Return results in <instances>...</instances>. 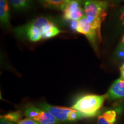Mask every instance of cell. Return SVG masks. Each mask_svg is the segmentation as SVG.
Returning a JSON list of instances; mask_svg holds the SVG:
<instances>
[{
    "label": "cell",
    "mask_w": 124,
    "mask_h": 124,
    "mask_svg": "<svg viewBox=\"0 0 124 124\" xmlns=\"http://www.w3.org/2000/svg\"><path fill=\"white\" fill-rule=\"evenodd\" d=\"M75 1H78V2H79L80 3H81V2H83V0H75Z\"/></svg>",
    "instance_id": "obj_20"
},
{
    "label": "cell",
    "mask_w": 124,
    "mask_h": 124,
    "mask_svg": "<svg viewBox=\"0 0 124 124\" xmlns=\"http://www.w3.org/2000/svg\"><path fill=\"white\" fill-rule=\"evenodd\" d=\"M39 107L43 110L48 111L52 114L61 123L75 122L86 118L82 113L72 108L53 106L46 103L39 105Z\"/></svg>",
    "instance_id": "obj_4"
},
{
    "label": "cell",
    "mask_w": 124,
    "mask_h": 124,
    "mask_svg": "<svg viewBox=\"0 0 124 124\" xmlns=\"http://www.w3.org/2000/svg\"><path fill=\"white\" fill-rule=\"evenodd\" d=\"M0 21L6 27L10 26V9L7 0H0Z\"/></svg>",
    "instance_id": "obj_10"
},
{
    "label": "cell",
    "mask_w": 124,
    "mask_h": 124,
    "mask_svg": "<svg viewBox=\"0 0 124 124\" xmlns=\"http://www.w3.org/2000/svg\"><path fill=\"white\" fill-rule=\"evenodd\" d=\"M23 116V113L21 111H14V112H10L5 115L1 116V118L4 119V120L8 121L13 122H18L21 120V117Z\"/></svg>",
    "instance_id": "obj_14"
},
{
    "label": "cell",
    "mask_w": 124,
    "mask_h": 124,
    "mask_svg": "<svg viewBox=\"0 0 124 124\" xmlns=\"http://www.w3.org/2000/svg\"><path fill=\"white\" fill-rule=\"evenodd\" d=\"M110 5L112 6H117L120 3V0H107Z\"/></svg>",
    "instance_id": "obj_17"
},
{
    "label": "cell",
    "mask_w": 124,
    "mask_h": 124,
    "mask_svg": "<svg viewBox=\"0 0 124 124\" xmlns=\"http://www.w3.org/2000/svg\"><path fill=\"white\" fill-rule=\"evenodd\" d=\"M108 98L114 100L124 98V80L120 78L114 82L110 88L108 94Z\"/></svg>",
    "instance_id": "obj_8"
},
{
    "label": "cell",
    "mask_w": 124,
    "mask_h": 124,
    "mask_svg": "<svg viewBox=\"0 0 124 124\" xmlns=\"http://www.w3.org/2000/svg\"></svg>",
    "instance_id": "obj_22"
},
{
    "label": "cell",
    "mask_w": 124,
    "mask_h": 124,
    "mask_svg": "<svg viewBox=\"0 0 124 124\" xmlns=\"http://www.w3.org/2000/svg\"><path fill=\"white\" fill-rule=\"evenodd\" d=\"M118 113L116 110H107L99 116L97 124H116Z\"/></svg>",
    "instance_id": "obj_11"
},
{
    "label": "cell",
    "mask_w": 124,
    "mask_h": 124,
    "mask_svg": "<svg viewBox=\"0 0 124 124\" xmlns=\"http://www.w3.org/2000/svg\"><path fill=\"white\" fill-rule=\"evenodd\" d=\"M116 55L120 58L124 57V34L116 50Z\"/></svg>",
    "instance_id": "obj_15"
},
{
    "label": "cell",
    "mask_w": 124,
    "mask_h": 124,
    "mask_svg": "<svg viewBox=\"0 0 124 124\" xmlns=\"http://www.w3.org/2000/svg\"><path fill=\"white\" fill-rule=\"evenodd\" d=\"M16 33L31 41L36 42L53 38L62 32L55 23L50 18L38 17L25 25L16 29Z\"/></svg>",
    "instance_id": "obj_1"
},
{
    "label": "cell",
    "mask_w": 124,
    "mask_h": 124,
    "mask_svg": "<svg viewBox=\"0 0 124 124\" xmlns=\"http://www.w3.org/2000/svg\"><path fill=\"white\" fill-rule=\"evenodd\" d=\"M121 71V77L122 79H124V64L120 68Z\"/></svg>",
    "instance_id": "obj_19"
},
{
    "label": "cell",
    "mask_w": 124,
    "mask_h": 124,
    "mask_svg": "<svg viewBox=\"0 0 124 124\" xmlns=\"http://www.w3.org/2000/svg\"><path fill=\"white\" fill-rule=\"evenodd\" d=\"M76 31L86 36L91 46L96 51L98 49V44L101 40V35L99 34L91 27L85 16L77 21Z\"/></svg>",
    "instance_id": "obj_5"
},
{
    "label": "cell",
    "mask_w": 124,
    "mask_h": 124,
    "mask_svg": "<svg viewBox=\"0 0 124 124\" xmlns=\"http://www.w3.org/2000/svg\"><path fill=\"white\" fill-rule=\"evenodd\" d=\"M106 98L107 94L103 95L89 94L82 96L71 108L82 113L86 118L94 117L99 114Z\"/></svg>",
    "instance_id": "obj_3"
},
{
    "label": "cell",
    "mask_w": 124,
    "mask_h": 124,
    "mask_svg": "<svg viewBox=\"0 0 124 124\" xmlns=\"http://www.w3.org/2000/svg\"><path fill=\"white\" fill-rule=\"evenodd\" d=\"M25 115L27 118L36 121L39 124H61L50 113L35 106L28 107L25 111Z\"/></svg>",
    "instance_id": "obj_6"
},
{
    "label": "cell",
    "mask_w": 124,
    "mask_h": 124,
    "mask_svg": "<svg viewBox=\"0 0 124 124\" xmlns=\"http://www.w3.org/2000/svg\"><path fill=\"white\" fill-rule=\"evenodd\" d=\"M17 124H39L36 121L31 118H27L21 120L18 122Z\"/></svg>",
    "instance_id": "obj_16"
},
{
    "label": "cell",
    "mask_w": 124,
    "mask_h": 124,
    "mask_svg": "<svg viewBox=\"0 0 124 124\" xmlns=\"http://www.w3.org/2000/svg\"><path fill=\"white\" fill-rule=\"evenodd\" d=\"M121 1H124V0H121Z\"/></svg>",
    "instance_id": "obj_21"
},
{
    "label": "cell",
    "mask_w": 124,
    "mask_h": 124,
    "mask_svg": "<svg viewBox=\"0 0 124 124\" xmlns=\"http://www.w3.org/2000/svg\"><path fill=\"white\" fill-rule=\"evenodd\" d=\"M113 26L118 33H124V6L119 8L113 17Z\"/></svg>",
    "instance_id": "obj_9"
},
{
    "label": "cell",
    "mask_w": 124,
    "mask_h": 124,
    "mask_svg": "<svg viewBox=\"0 0 124 124\" xmlns=\"http://www.w3.org/2000/svg\"><path fill=\"white\" fill-rule=\"evenodd\" d=\"M0 124H15V123L8 121L1 118V119H0Z\"/></svg>",
    "instance_id": "obj_18"
},
{
    "label": "cell",
    "mask_w": 124,
    "mask_h": 124,
    "mask_svg": "<svg viewBox=\"0 0 124 124\" xmlns=\"http://www.w3.org/2000/svg\"><path fill=\"white\" fill-rule=\"evenodd\" d=\"M43 7L63 11L70 0H38Z\"/></svg>",
    "instance_id": "obj_12"
},
{
    "label": "cell",
    "mask_w": 124,
    "mask_h": 124,
    "mask_svg": "<svg viewBox=\"0 0 124 124\" xmlns=\"http://www.w3.org/2000/svg\"><path fill=\"white\" fill-rule=\"evenodd\" d=\"M63 12V17L68 21H78L85 16L84 10L80 5V3L75 0H70Z\"/></svg>",
    "instance_id": "obj_7"
},
{
    "label": "cell",
    "mask_w": 124,
    "mask_h": 124,
    "mask_svg": "<svg viewBox=\"0 0 124 124\" xmlns=\"http://www.w3.org/2000/svg\"><path fill=\"white\" fill-rule=\"evenodd\" d=\"M14 9L16 10H25L30 8L33 0H9Z\"/></svg>",
    "instance_id": "obj_13"
},
{
    "label": "cell",
    "mask_w": 124,
    "mask_h": 124,
    "mask_svg": "<svg viewBox=\"0 0 124 124\" xmlns=\"http://www.w3.org/2000/svg\"><path fill=\"white\" fill-rule=\"evenodd\" d=\"M83 10L91 27L101 35L102 23L106 17L110 4L107 0H83Z\"/></svg>",
    "instance_id": "obj_2"
}]
</instances>
